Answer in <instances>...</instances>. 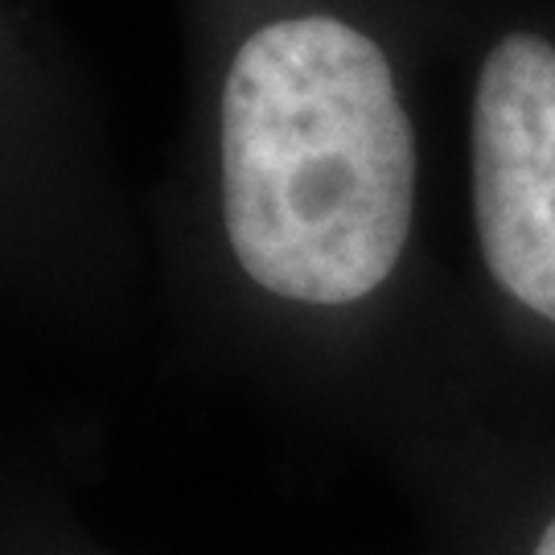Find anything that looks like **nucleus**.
I'll use <instances>...</instances> for the list:
<instances>
[{"instance_id": "nucleus-1", "label": "nucleus", "mask_w": 555, "mask_h": 555, "mask_svg": "<svg viewBox=\"0 0 555 555\" xmlns=\"http://www.w3.org/2000/svg\"><path fill=\"white\" fill-rule=\"evenodd\" d=\"M227 235L243 272L305 305L391 276L412 227L416 144L387 59L334 17L263 25L222 91Z\"/></svg>"}, {"instance_id": "nucleus-3", "label": "nucleus", "mask_w": 555, "mask_h": 555, "mask_svg": "<svg viewBox=\"0 0 555 555\" xmlns=\"http://www.w3.org/2000/svg\"><path fill=\"white\" fill-rule=\"evenodd\" d=\"M535 555H555V518L547 522V531H543V539H539Z\"/></svg>"}, {"instance_id": "nucleus-2", "label": "nucleus", "mask_w": 555, "mask_h": 555, "mask_svg": "<svg viewBox=\"0 0 555 555\" xmlns=\"http://www.w3.org/2000/svg\"><path fill=\"white\" fill-rule=\"evenodd\" d=\"M474 198L494 280L555 321V50L543 38L511 34L481 66Z\"/></svg>"}]
</instances>
